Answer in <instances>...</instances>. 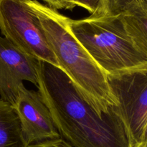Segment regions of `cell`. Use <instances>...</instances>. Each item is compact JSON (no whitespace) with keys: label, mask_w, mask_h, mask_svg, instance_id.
Listing matches in <instances>:
<instances>
[{"label":"cell","mask_w":147,"mask_h":147,"mask_svg":"<svg viewBox=\"0 0 147 147\" xmlns=\"http://www.w3.org/2000/svg\"><path fill=\"white\" fill-rule=\"evenodd\" d=\"M37 88L53 122L73 147H130L117 106L99 113L59 67L38 61Z\"/></svg>","instance_id":"6da1fadb"},{"label":"cell","mask_w":147,"mask_h":147,"mask_svg":"<svg viewBox=\"0 0 147 147\" xmlns=\"http://www.w3.org/2000/svg\"><path fill=\"white\" fill-rule=\"evenodd\" d=\"M61 69L99 113L117 106L106 74L98 67L69 27L70 18L37 0H30Z\"/></svg>","instance_id":"7a4b0ae2"},{"label":"cell","mask_w":147,"mask_h":147,"mask_svg":"<svg viewBox=\"0 0 147 147\" xmlns=\"http://www.w3.org/2000/svg\"><path fill=\"white\" fill-rule=\"evenodd\" d=\"M69 27L98 67L107 74L147 62L128 34L121 15L69 20Z\"/></svg>","instance_id":"3957f363"},{"label":"cell","mask_w":147,"mask_h":147,"mask_svg":"<svg viewBox=\"0 0 147 147\" xmlns=\"http://www.w3.org/2000/svg\"><path fill=\"white\" fill-rule=\"evenodd\" d=\"M0 31L24 53L60 68L30 0H0Z\"/></svg>","instance_id":"277c9868"},{"label":"cell","mask_w":147,"mask_h":147,"mask_svg":"<svg viewBox=\"0 0 147 147\" xmlns=\"http://www.w3.org/2000/svg\"><path fill=\"white\" fill-rule=\"evenodd\" d=\"M106 77L131 146L139 143L147 122V62Z\"/></svg>","instance_id":"5b68a950"},{"label":"cell","mask_w":147,"mask_h":147,"mask_svg":"<svg viewBox=\"0 0 147 147\" xmlns=\"http://www.w3.org/2000/svg\"><path fill=\"white\" fill-rule=\"evenodd\" d=\"M13 106L21 123L23 138L28 146L61 137L39 91L28 90L22 85L19 88Z\"/></svg>","instance_id":"8992f818"},{"label":"cell","mask_w":147,"mask_h":147,"mask_svg":"<svg viewBox=\"0 0 147 147\" xmlns=\"http://www.w3.org/2000/svg\"><path fill=\"white\" fill-rule=\"evenodd\" d=\"M38 60L0 36V96L14 106L19 88L29 81L37 87Z\"/></svg>","instance_id":"52a82bcc"},{"label":"cell","mask_w":147,"mask_h":147,"mask_svg":"<svg viewBox=\"0 0 147 147\" xmlns=\"http://www.w3.org/2000/svg\"><path fill=\"white\" fill-rule=\"evenodd\" d=\"M121 15L132 41L147 57V0H141Z\"/></svg>","instance_id":"ba28073f"},{"label":"cell","mask_w":147,"mask_h":147,"mask_svg":"<svg viewBox=\"0 0 147 147\" xmlns=\"http://www.w3.org/2000/svg\"><path fill=\"white\" fill-rule=\"evenodd\" d=\"M0 147H28L14 106L0 99Z\"/></svg>","instance_id":"9c48e42d"},{"label":"cell","mask_w":147,"mask_h":147,"mask_svg":"<svg viewBox=\"0 0 147 147\" xmlns=\"http://www.w3.org/2000/svg\"><path fill=\"white\" fill-rule=\"evenodd\" d=\"M141 0H101V7L96 15L119 16L126 12Z\"/></svg>","instance_id":"30bf717a"},{"label":"cell","mask_w":147,"mask_h":147,"mask_svg":"<svg viewBox=\"0 0 147 147\" xmlns=\"http://www.w3.org/2000/svg\"><path fill=\"white\" fill-rule=\"evenodd\" d=\"M75 7L79 6L86 9L90 15H96L101 7V0H67Z\"/></svg>","instance_id":"8fae6325"},{"label":"cell","mask_w":147,"mask_h":147,"mask_svg":"<svg viewBox=\"0 0 147 147\" xmlns=\"http://www.w3.org/2000/svg\"><path fill=\"white\" fill-rule=\"evenodd\" d=\"M28 147H73L71 145L66 142L62 138H59L53 140L45 141L40 143L32 144Z\"/></svg>","instance_id":"7c38bea8"},{"label":"cell","mask_w":147,"mask_h":147,"mask_svg":"<svg viewBox=\"0 0 147 147\" xmlns=\"http://www.w3.org/2000/svg\"><path fill=\"white\" fill-rule=\"evenodd\" d=\"M47 3L49 7L55 9H69L72 10L75 7L73 4H70L67 0H42Z\"/></svg>","instance_id":"4fadbf2b"},{"label":"cell","mask_w":147,"mask_h":147,"mask_svg":"<svg viewBox=\"0 0 147 147\" xmlns=\"http://www.w3.org/2000/svg\"><path fill=\"white\" fill-rule=\"evenodd\" d=\"M141 142L144 144V145L147 147V122L144 126V129L143 131V134H142V141Z\"/></svg>","instance_id":"5bb4252c"},{"label":"cell","mask_w":147,"mask_h":147,"mask_svg":"<svg viewBox=\"0 0 147 147\" xmlns=\"http://www.w3.org/2000/svg\"><path fill=\"white\" fill-rule=\"evenodd\" d=\"M130 147H146L144 145V144L142 143V142H139V143L131 145Z\"/></svg>","instance_id":"9a60e30c"}]
</instances>
